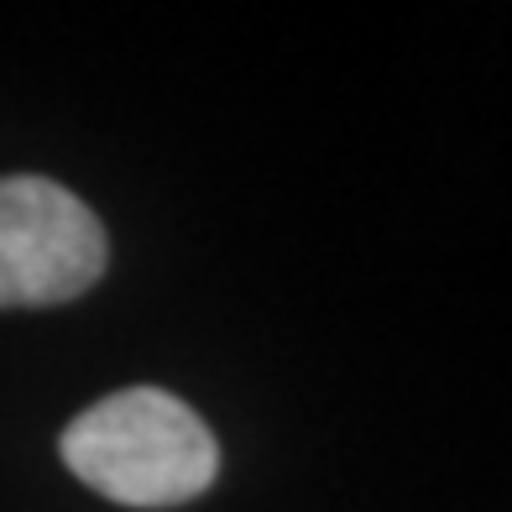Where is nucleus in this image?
Masks as SVG:
<instances>
[{
  "instance_id": "obj_2",
  "label": "nucleus",
  "mask_w": 512,
  "mask_h": 512,
  "mask_svg": "<svg viewBox=\"0 0 512 512\" xmlns=\"http://www.w3.org/2000/svg\"><path fill=\"white\" fill-rule=\"evenodd\" d=\"M110 241L74 189L37 173L0 178V309L74 304L105 277Z\"/></svg>"
},
{
  "instance_id": "obj_1",
  "label": "nucleus",
  "mask_w": 512,
  "mask_h": 512,
  "mask_svg": "<svg viewBox=\"0 0 512 512\" xmlns=\"http://www.w3.org/2000/svg\"><path fill=\"white\" fill-rule=\"evenodd\" d=\"M63 465L121 507H183L220 476V439L162 387H121L89 403L58 439Z\"/></svg>"
}]
</instances>
